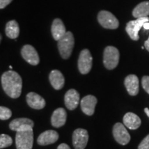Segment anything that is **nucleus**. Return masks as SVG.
<instances>
[{
	"mask_svg": "<svg viewBox=\"0 0 149 149\" xmlns=\"http://www.w3.org/2000/svg\"><path fill=\"white\" fill-rule=\"evenodd\" d=\"M88 141V133L86 130L77 128L72 134V144L75 149H84Z\"/></svg>",
	"mask_w": 149,
	"mask_h": 149,
	"instance_id": "6e6552de",
	"label": "nucleus"
},
{
	"mask_svg": "<svg viewBox=\"0 0 149 149\" xmlns=\"http://www.w3.org/2000/svg\"><path fill=\"white\" fill-rule=\"evenodd\" d=\"M124 84L130 95L135 96L139 93V79L135 74H129L124 80Z\"/></svg>",
	"mask_w": 149,
	"mask_h": 149,
	"instance_id": "dca6fc26",
	"label": "nucleus"
},
{
	"mask_svg": "<svg viewBox=\"0 0 149 149\" xmlns=\"http://www.w3.org/2000/svg\"><path fill=\"white\" fill-rule=\"evenodd\" d=\"M34 126V122L31 119L22 117V118L15 119L9 124V128L12 130L17 132L19 130L31 128Z\"/></svg>",
	"mask_w": 149,
	"mask_h": 149,
	"instance_id": "ddd939ff",
	"label": "nucleus"
},
{
	"mask_svg": "<svg viewBox=\"0 0 149 149\" xmlns=\"http://www.w3.org/2000/svg\"><path fill=\"white\" fill-rule=\"evenodd\" d=\"M97 103V100L95 96L91 95L85 96L81 100V104H80L81 111L86 115L91 116L94 114Z\"/></svg>",
	"mask_w": 149,
	"mask_h": 149,
	"instance_id": "9b49d317",
	"label": "nucleus"
},
{
	"mask_svg": "<svg viewBox=\"0 0 149 149\" xmlns=\"http://www.w3.org/2000/svg\"><path fill=\"white\" fill-rule=\"evenodd\" d=\"M144 47L146 48V49L149 52V37L146 42H144Z\"/></svg>",
	"mask_w": 149,
	"mask_h": 149,
	"instance_id": "c85d7f7f",
	"label": "nucleus"
},
{
	"mask_svg": "<svg viewBox=\"0 0 149 149\" xmlns=\"http://www.w3.org/2000/svg\"><path fill=\"white\" fill-rule=\"evenodd\" d=\"M92 55L88 49H84L79 54L78 59V68L81 74H88L92 68Z\"/></svg>",
	"mask_w": 149,
	"mask_h": 149,
	"instance_id": "0eeeda50",
	"label": "nucleus"
},
{
	"mask_svg": "<svg viewBox=\"0 0 149 149\" xmlns=\"http://www.w3.org/2000/svg\"><path fill=\"white\" fill-rule=\"evenodd\" d=\"M149 22L148 17L137 18V19L128 22L126 26V31L133 40H139V31L143 27L144 23Z\"/></svg>",
	"mask_w": 149,
	"mask_h": 149,
	"instance_id": "39448f33",
	"label": "nucleus"
},
{
	"mask_svg": "<svg viewBox=\"0 0 149 149\" xmlns=\"http://www.w3.org/2000/svg\"><path fill=\"white\" fill-rule=\"evenodd\" d=\"M12 116V111L10 109L4 107H0V119L1 120H7Z\"/></svg>",
	"mask_w": 149,
	"mask_h": 149,
	"instance_id": "b1692460",
	"label": "nucleus"
},
{
	"mask_svg": "<svg viewBox=\"0 0 149 149\" xmlns=\"http://www.w3.org/2000/svg\"><path fill=\"white\" fill-rule=\"evenodd\" d=\"M143 27H144V29L145 30H149V22H147L146 23H144Z\"/></svg>",
	"mask_w": 149,
	"mask_h": 149,
	"instance_id": "c756f323",
	"label": "nucleus"
},
{
	"mask_svg": "<svg viewBox=\"0 0 149 149\" xmlns=\"http://www.w3.org/2000/svg\"><path fill=\"white\" fill-rule=\"evenodd\" d=\"M6 35L10 39L17 38L19 35V27L15 20H11L6 26Z\"/></svg>",
	"mask_w": 149,
	"mask_h": 149,
	"instance_id": "412c9836",
	"label": "nucleus"
},
{
	"mask_svg": "<svg viewBox=\"0 0 149 149\" xmlns=\"http://www.w3.org/2000/svg\"><path fill=\"white\" fill-rule=\"evenodd\" d=\"M65 105L67 109L70 111L75 109L78 107L79 102V94L74 89H70L65 94Z\"/></svg>",
	"mask_w": 149,
	"mask_h": 149,
	"instance_id": "4468645a",
	"label": "nucleus"
},
{
	"mask_svg": "<svg viewBox=\"0 0 149 149\" xmlns=\"http://www.w3.org/2000/svg\"><path fill=\"white\" fill-rule=\"evenodd\" d=\"M51 33L54 40L56 41H59L66 33L64 24L60 19H54L51 26Z\"/></svg>",
	"mask_w": 149,
	"mask_h": 149,
	"instance_id": "a211bd4d",
	"label": "nucleus"
},
{
	"mask_svg": "<svg viewBox=\"0 0 149 149\" xmlns=\"http://www.w3.org/2000/svg\"><path fill=\"white\" fill-rule=\"evenodd\" d=\"M144 111H145V113H146V114L148 115V117H149V109H148V108H145Z\"/></svg>",
	"mask_w": 149,
	"mask_h": 149,
	"instance_id": "7c9ffc66",
	"label": "nucleus"
},
{
	"mask_svg": "<svg viewBox=\"0 0 149 149\" xmlns=\"http://www.w3.org/2000/svg\"><path fill=\"white\" fill-rule=\"evenodd\" d=\"M67 113L63 108H59L53 112L51 117V124L55 128L61 127L66 124Z\"/></svg>",
	"mask_w": 149,
	"mask_h": 149,
	"instance_id": "f3484780",
	"label": "nucleus"
},
{
	"mask_svg": "<svg viewBox=\"0 0 149 149\" xmlns=\"http://www.w3.org/2000/svg\"><path fill=\"white\" fill-rule=\"evenodd\" d=\"M97 19L102 27L107 29H117L119 27L118 19L111 12L102 10L98 13Z\"/></svg>",
	"mask_w": 149,
	"mask_h": 149,
	"instance_id": "423d86ee",
	"label": "nucleus"
},
{
	"mask_svg": "<svg viewBox=\"0 0 149 149\" xmlns=\"http://www.w3.org/2000/svg\"><path fill=\"white\" fill-rule=\"evenodd\" d=\"M138 149H149V134L141 141L138 146Z\"/></svg>",
	"mask_w": 149,
	"mask_h": 149,
	"instance_id": "a878e982",
	"label": "nucleus"
},
{
	"mask_svg": "<svg viewBox=\"0 0 149 149\" xmlns=\"http://www.w3.org/2000/svg\"><path fill=\"white\" fill-rule=\"evenodd\" d=\"M113 133L115 140L121 145L127 144L130 140V134L122 123H116L115 124Z\"/></svg>",
	"mask_w": 149,
	"mask_h": 149,
	"instance_id": "1a4fd4ad",
	"label": "nucleus"
},
{
	"mask_svg": "<svg viewBox=\"0 0 149 149\" xmlns=\"http://www.w3.org/2000/svg\"><path fill=\"white\" fill-rule=\"evenodd\" d=\"M2 88L7 95L16 99L21 95L22 89V79L17 72L8 70L3 73L1 77Z\"/></svg>",
	"mask_w": 149,
	"mask_h": 149,
	"instance_id": "f257e3e1",
	"label": "nucleus"
},
{
	"mask_svg": "<svg viewBox=\"0 0 149 149\" xmlns=\"http://www.w3.org/2000/svg\"><path fill=\"white\" fill-rule=\"evenodd\" d=\"M74 45V39L71 32H66L64 36L58 41V49L63 59H68L71 55Z\"/></svg>",
	"mask_w": 149,
	"mask_h": 149,
	"instance_id": "f03ea898",
	"label": "nucleus"
},
{
	"mask_svg": "<svg viewBox=\"0 0 149 149\" xmlns=\"http://www.w3.org/2000/svg\"><path fill=\"white\" fill-rule=\"evenodd\" d=\"M9 68H10V69H11V68H12V66H9Z\"/></svg>",
	"mask_w": 149,
	"mask_h": 149,
	"instance_id": "2f4dec72",
	"label": "nucleus"
},
{
	"mask_svg": "<svg viewBox=\"0 0 149 149\" xmlns=\"http://www.w3.org/2000/svg\"><path fill=\"white\" fill-rule=\"evenodd\" d=\"M13 139L10 136L6 134H1L0 135V148L2 149L12 145Z\"/></svg>",
	"mask_w": 149,
	"mask_h": 149,
	"instance_id": "5701e85b",
	"label": "nucleus"
},
{
	"mask_svg": "<svg viewBox=\"0 0 149 149\" xmlns=\"http://www.w3.org/2000/svg\"><path fill=\"white\" fill-rule=\"evenodd\" d=\"M133 15L136 18L148 17L149 15V1L139 3L133 9Z\"/></svg>",
	"mask_w": 149,
	"mask_h": 149,
	"instance_id": "4be33fe9",
	"label": "nucleus"
},
{
	"mask_svg": "<svg viewBox=\"0 0 149 149\" xmlns=\"http://www.w3.org/2000/svg\"><path fill=\"white\" fill-rule=\"evenodd\" d=\"M59 134L53 130H48L40 134L37 138V143L41 146L53 144L58 140Z\"/></svg>",
	"mask_w": 149,
	"mask_h": 149,
	"instance_id": "f8f14e48",
	"label": "nucleus"
},
{
	"mask_svg": "<svg viewBox=\"0 0 149 149\" xmlns=\"http://www.w3.org/2000/svg\"><path fill=\"white\" fill-rule=\"evenodd\" d=\"M49 80L52 86L55 90H60L64 86V77L58 70H53L49 74Z\"/></svg>",
	"mask_w": 149,
	"mask_h": 149,
	"instance_id": "6ab92c4d",
	"label": "nucleus"
},
{
	"mask_svg": "<svg viewBox=\"0 0 149 149\" xmlns=\"http://www.w3.org/2000/svg\"><path fill=\"white\" fill-rule=\"evenodd\" d=\"M13 0H0V8L3 9L6 7Z\"/></svg>",
	"mask_w": 149,
	"mask_h": 149,
	"instance_id": "bb28decb",
	"label": "nucleus"
},
{
	"mask_svg": "<svg viewBox=\"0 0 149 149\" xmlns=\"http://www.w3.org/2000/svg\"><path fill=\"white\" fill-rule=\"evenodd\" d=\"M26 102L30 107L37 110L44 109L46 106L45 100L38 94L33 92L28 93L26 95Z\"/></svg>",
	"mask_w": 149,
	"mask_h": 149,
	"instance_id": "2eb2a0df",
	"label": "nucleus"
},
{
	"mask_svg": "<svg viewBox=\"0 0 149 149\" xmlns=\"http://www.w3.org/2000/svg\"><path fill=\"white\" fill-rule=\"evenodd\" d=\"M57 149H70L68 145H67L66 144H61L60 145H59V146L57 147Z\"/></svg>",
	"mask_w": 149,
	"mask_h": 149,
	"instance_id": "cd10ccee",
	"label": "nucleus"
},
{
	"mask_svg": "<svg viewBox=\"0 0 149 149\" xmlns=\"http://www.w3.org/2000/svg\"><path fill=\"white\" fill-rule=\"evenodd\" d=\"M141 84L144 91L149 94V76H144L141 79Z\"/></svg>",
	"mask_w": 149,
	"mask_h": 149,
	"instance_id": "393cba45",
	"label": "nucleus"
},
{
	"mask_svg": "<svg viewBox=\"0 0 149 149\" xmlns=\"http://www.w3.org/2000/svg\"><path fill=\"white\" fill-rule=\"evenodd\" d=\"M33 139V128L17 131L15 137L17 149H32Z\"/></svg>",
	"mask_w": 149,
	"mask_h": 149,
	"instance_id": "7ed1b4c3",
	"label": "nucleus"
},
{
	"mask_svg": "<svg viewBox=\"0 0 149 149\" xmlns=\"http://www.w3.org/2000/svg\"><path fill=\"white\" fill-rule=\"evenodd\" d=\"M120 61V52L114 46H107L104 51V64L109 70L116 68Z\"/></svg>",
	"mask_w": 149,
	"mask_h": 149,
	"instance_id": "20e7f679",
	"label": "nucleus"
},
{
	"mask_svg": "<svg viewBox=\"0 0 149 149\" xmlns=\"http://www.w3.org/2000/svg\"><path fill=\"white\" fill-rule=\"evenodd\" d=\"M21 54L23 58L30 64L36 66L40 63V57L36 50L31 45H25L22 47Z\"/></svg>",
	"mask_w": 149,
	"mask_h": 149,
	"instance_id": "9d476101",
	"label": "nucleus"
},
{
	"mask_svg": "<svg viewBox=\"0 0 149 149\" xmlns=\"http://www.w3.org/2000/svg\"><path fill=\"white\" fill-rule=\"evenodd\" d=\"M124 125L131 130L137 129L141 126L140 118L133 113H127L123 118Z\"/></svg>",
	"mask_w": 149,
	"mask_h": 149,
	"instance_id": "aec40b11",
	"label": "nucleus"
}]
</instances>
